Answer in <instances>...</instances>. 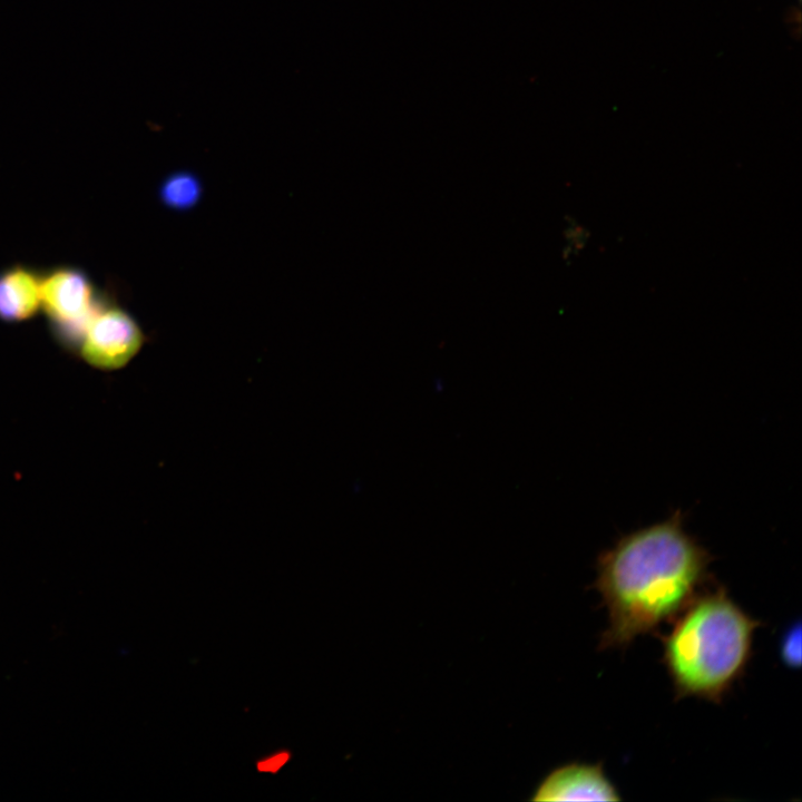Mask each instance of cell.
Masks as SVG:
<instances>
[{"label":"cell","instance_id":"cell-1","mask_svg":"<svg viewBox=\"0 0 802 802\" xmlns=\"http://www.w3.org/2000/svg\"><path fill=\"white\" fill-rule=\"evenodd\" d=\"M711 561L679 511L619 538L597 561L595 588L608 613L599 647H626L674 620L697 596Z\"/></svg>","mask_w":802,"mask_h":802},{"label":"cell","instance_id":"cell-2","mask_svg":"<svg viewBox=\"0 0 802 802\" xmlns=\"http://www.w3.org/2000/svg\"><path fill=\"white\" fill-rule=\"evenodd\" d=\"M674 622L662 642L676 697L721 703L747 666L760 622L722 586L698 593Z\"/></svg>","mask_w":802,"mask_h":802},{"label":"cell","instance_id":"cell-3","mask_svg":"<svg viewBox=\"0 0 802 802\" xmlns=\"http://www.w3.org/2000/svg\"><path fill=\"white\" fill-rule=\"evenodd\" d=\"M41 307L55 340L77 353L85 332L109 300L79 267L57 266L41 275Z\"/></svg>","mask_w":802,"mask_h":802},{"label":"cell","instance_id":"cell-4","mask_svg":"<svg viewBox=\"0 0 802 802\" xmlns=\"http://www.w3.org/2000/svg\"><path fill=\"white\" fill-rule=\"evenodd\" d=\"M144 342L135 317L109 299L89 323L77 353L98 370L115 371L126 366Z\"/></svg>","mask_w":802,"mask_h":802},{"label":"cell","instance_id":"cell-5","mask_svg":"<svg viewBox=\"0 0 802 802\" xmlns=\"http://www.w3.org/2000/svg\"><path fill=\"white\" fill-rule=\"evenodd\" d=\"M532 801H610L622 798L600 764L569 763L551 771Z\"/></svg>","mask_w":802,"mask_h":802},{"label":"cell","instance_id":"cell-6","mask_svg":"<svg viewBox=\"0 0 802 802\" xmlns=\"http://www.w3.org/2000/svg\"><path fill=\"white\" fill-rule=\"evenodd\" d=\"M41 275L16 264L0 271V320L7 323L32 319L41 307Z\"/></svg>","mask_w":802,"mask_h":802},{"label":"cell","instance_id":"cell-7","mask_svg":"<svg viewBox=\"0 0 802 802\" xmlns=\"http://www.w3.org/2000/svg\"><path fill=\"white\" fill-rule=\"evenodd\" d=\"M158 195L167 208L184 212L198 204L203 196V185L194 173L177 170L162 182Z\"/></svg>","mask_w":802,"mask_h":802},{"label":"cell","instance_id":"cell-8","mask_svg":"<svg viewBox=\"0 0 802 802\" xmlns=\"http://www.w3.org/2000/svg\"><path fill=\"white\" fill-rule=\"evenodd\" d=\"M782 661L790 667H799L801 662V626H792L783 636L780 646Z\"/></svg>","mask_w":802,"mask_h":802},{"label":"cell","instance_id":"cell-9","mask_svg":"<svg viewBox=\"0 0 802 802\" xmlns=\"http://www.w3.org/2000/svg\"><path fill=\"white\" fill-rule=\"evenodd\" d=\"M287 751H277L273 754L261 759L256 763V769L261 773H277L290 760Z\"/></svg>","mask_w":802,"mask_h":802}]
</instances>
